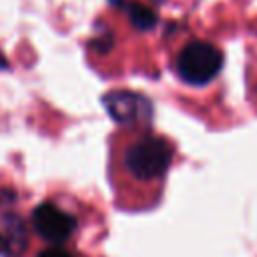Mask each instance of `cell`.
<instances>
[{
  "label": "cell",
  "instance_id": "6",
  "mask_svg": "<svg viewBox=\"0 0 257 257\" xmlns=\"http://www.w3.org/2000/svg\"><path fill=\"white\" fill-rule=\"evenodd\" d=\"M245 84H247V100L251 108L257 112V52H251L245 66Z\"/></svg>",
  "mask_w": 257,
  "mask_h": 257
},
{
  "label": "cell",
  "instance_id": "1",
  "mask_svg": "<svg viewBox=\"0 0 257 257\" xmlns=\"http://www.w3.org/2000/svg\"><path fill=\"white\" fill-rule=\"evenodd\" d=\"M175 161V143L157 131L151 120L124 122L110 137V185L116 205L126 211L155 207Z\"/></svg>",
  "mask_w": 257,
  "mask_h": 257
},
{
  "label": "cell",
  "instance_id": "5",
  "mask_svg": "<svg viewBox=\"0 0 257 257\" xmlns=\"http://www.w3.org/2000/svg\"><path fill=\"white\" fill-rule=\"evenodd\" d=\"M26 247V225L20 215L8 213L0 219V253L18 257Z\"/></svg>",
  "mask_w": 257,
  "mask_h": 257
},
{
  "label": "cell",
  "instance_id": "7",
  "mask_svg": "<svg viewBox=\"0 0 257 257\" xmlns=\"http://www.w3.org/2000/svg\"><path fill=\"white\" fill-rule=\"evenodd\" d=\"M36 257H82V255L76 253V251H72V249H66L62 245H52V247L40 251Z\"/></svg>",
  "mask_w": 257,
  "mask_h": 257
},
{
  "label": "cell",
  "instance_id": "3",
  "mask_svg": "<svg viewBox=\"0 0 257 257\" xmlns=\"http://www.w3.org/2000/svg\"><path fill=\"white\" fill-rule=\"evenodd\" d=\"M32 227L42 241L64 245L78 231V217L54 201H44L32 211Z\"/></svg>",
  "mask_w": 257,
  "mask_h": 257
},
{
  "label": "cell",
  "instance_id": "8",
  "mask_svg": "<svg viewBox=\"0 0 257 257\" xmlns=\"http://www.w3.org/2000/svg\"><path fill=\"white\" fill-rule=\"evenodd\" d=\"M14 199H16L14 191H8V189H2V191H0V207H4V205H8V203H12Z\"/></svg>",
  "mask_w": 257,
  "mask_h": 257
},
{
  "label": "cell",
  "instance_id": "4",
  "mask_svg": "<svg viewBox=\"0 0 257 257\" xmlns=\"http://www.w3.org/2000/svg\"><path fill=\"white\" fill-rule=\"evenodd\" d=\"M104 104L118 122L151 120V104L145 96L135 92H110L104 96Z\"/></svg>",
  "mask_w": 257,
  "mask_h": 257
},
{
  "label": "cell",
  "instance_id": "2",
  "mask_svg": "<svg viewBox=\"0 0 257 257\" xmlns=\"http://www.w3.org/2000/svg\"><path fill=\"white\" fill-rule=\"evenodd\" d=\"M225 56L219 44L197 34L179 36L169 48V66L173 74L189 86H207L223 68Z\"/></svg>",
  "mask_w": 257,
  "mask_h": 257
}]
</instances>
